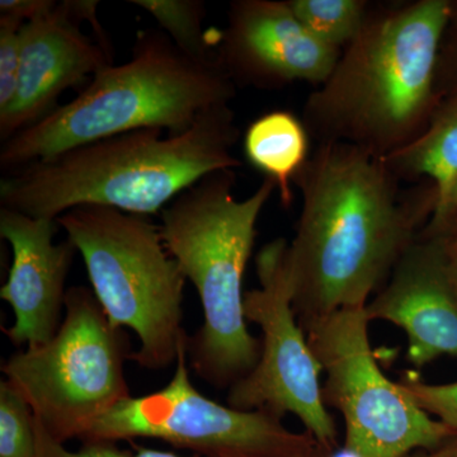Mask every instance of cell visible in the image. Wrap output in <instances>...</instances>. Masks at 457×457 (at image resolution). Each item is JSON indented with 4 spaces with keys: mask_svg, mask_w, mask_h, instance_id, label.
Here are the masks:
<instances>
[{
    "mask_svg": "<svg viewBox=\"0 0 457 457\" xmlns=\"http://www.w3.org/2000/svg\"><path fill=\"white\" fill-rule=\"evenodd\" d=\"M55 3V0H2L0 14L16 17L27 23L49 11Z\"/></svg>",
    "mask_w": 457,
    "mask_h": 457,
    "instance_id": "23",
    "label": "cell"
},
{
    "mask_svg": "<svg viewBox=\"0 0 457 457\" xmlns=\"http://www.w3.org/2000/svg\"><path fill=\"white\" fill-rule=\"evenodd\" d=\"M453 240H456L457 242V236L453 237Z\"/></svg>",
    "mask_w": 457,
    "mask_h": 457,
    "instance_id": "27",
    "label": "cell"
},
{
    "mask_svg": "<svg viewBox=\"0 0 457 457\" xmlns=\"http://www.w3.org/2000/svg\"><path fill=\"white\" fill-rule=\"evenodd\" d=\"M187 339L163 389L122 400L80 442L154 438L200 457H303L317 446L308 432L286 428L281 417L239 411L198 392L189 378Z\"/></svg>",
    "mask_w": 457,
    "mask_h": 457,
    "instance_id": "9",
    "label": "cell"
},
{
    "mask_svg": "<svg viewBox=\"0 0 457 457\" xmlns=\"http://www.w3.org/2000/svg\"><path fill=\"white\" fill-rule=\"evenodd\" d=\"M457 215V183L455 188H453V194H451L449 204H447L446 212H445L444 219L437 227H428L427 225L426 228H428L429 230L433 231H444L449 228L451 220H453V216Z\"/></svg>",
    "mask_w": 457,
    "mask_h": 457,
    "instance_id": "25",
    "label": "cell"
},
{
    "mask_svg": "<svg viewBox=\"0 0 457 457\" xmlns=\"http://www.w3.org/2000/svg\"><path fill=\"white\" fill-rule=\"evenodd\" d=\"M451 17L446 0L370 8L362 31L306 101L309 137L380 159L416 140L437 111L436 77Z\"/></svg>",
    "mask_w": 457,
    "mask_h": 457,
    "instance_id": "2",
    "label": "cell"
},
{
    "mask_svg": "<svg viewBox=\"0 0 457 457\" xmlns=\"http://www.w3.org/2000/svg\"><path fill=\"white\" fill-rule=\"evenodd\" d=\"M236 84L220 62H198L163 31L144 29L132 56L108 65L77 98L4 141L3 170L16 171L73 147L143 129L187 131L201 114L227 106Z\"/></svg>",
    "mask_w": 457,
    "mask_h": 457,
    "instance_id": "5",
    "label": "cell"
},
{
    "mask_svg": "<svg viewBox=\"0 0 457 457\" xmlns=\"http://www.w3.org/2000/svg\"><path fill=\"white\" fill-rule=\"evenodd\" d=\"M82 23L64 0L23 25L16 97L0 113L3 143L56 110L65 90L113 65V53L87 36Z\"/></svg>",
    "mask_w": 457,
    "mask_h": 457,
    "instance_id": "13",
    "label": "cell"
},
{
    "mask_svg": "<svg viewBox=\"0 0 457 457\" xmlns=\"http://www.w3.org/2000/svg\"><path fill=\"white\" fill-rule=\"evenodd\" d=\"M236 171L204 177L161 212L165 248L196 288L204 324L188 336L189 368L216 389H230L261 357L262 341L249 332L243 279L253 251L255 225L278 188L266 179L237 200Z\"/></svg>",
    "mask_w": 457,
    "mask_h": 457,
    "instance_id": "4",
    "label": "cell"
},
{
    "mask_svg": "<svg viewBox=\"0 0 457 457\" xmlns=\"http://www.w3.org/2000/svg\"><path fill=\"white\" fill-rule=\"evenodd\" d=\"M0 457H36L32 409L5 380L0 384Z\"/></svg>",
    "mask_w": 457,
    "mask_h": 457,
    "instance_id": "19",
    "label": "cell"
},
{
    "mask_svg": "<svg viewBox=\"0 0 457 457\" xmlns=\"http://www.w3.org/2000/svg\"><path fill=\"white\" fill-rule=\"evenodd\" d=\"M25 22L0 14V113L16 97L21 69V31Z\"/></svg>",
    "mask_w": 457,
    "mask_h": 457,
    "instance_id": "21",
    "label": "cell"
},
{
    "mask_svg": "<svg viewBox=\"0 0 457 457\" xmlns=\"http://www.w3.org/2000/svg\"><path fill=\"white\" fill-rule=\"evenodd\" d=\"M369 4L363 0H288L295 16L315 38L341 51L362 31Z\"/></svg>",
    "mask_w": 457,
    "mask_h": 457,
    "instance_id": "18",
    "label": "cell"
},
{
    "mask_svg": "<svg viewBox=\"0 0 457 457\" xmlns=\"http://www.w3.org/2000/svg\"><path fill=\"white\" fill-rule=\"evenodd\" d=\"M150 14L186 55L198 62H218L216 38L204 31L206 7L201 0H131Z\"/></svg>",
    "mask_w": 457,
    "mask_h": 457,
    "instance_id": "17",
    "label": "cell"
},
{
    "mask_svg": "<svg viewBox=\"0 0 457 457\" xmlns=\"http://www.w3.org/2000/svg\"><path fill=\"white\" fill-rule=\"evenodd\" d=\"M366 314L370 321L404 330L407 361L414 369L441 356L457 357V276L445 231L420 230Z\"/></svg>",
    "mask_w": 457,
    "mask_h": 457,
    "instance_id": "12",
    "label": "cell"
},
{
    "mask_svg": "<svg viewBox=\"0 0 457 457\" xmlns=\"http://www.w3.org/2000/svg\"><path fill=\"white\" fill-rule=\"evenodd\" d=\"M398 383L417 403L418 407L457 432V381L450 384H427L413 376H408Z\"/></svg>",
    "mask_w": 457,
    "mask_h": 457,
    "instance_id": "22",
    "label": "cell"
},
{
    "mask_svg": "<svg viewBox=\"0 0 457 457\" xmlns=\"http://www.w3.org/2000/svg\"><path fill=\"white\" fill-rule=\"evenodd\" d=\"M219 62L233 83L260 89L294 82L320 86L332 74L341 50L315 38L288 2L237 0L218 32Z\"/></svg>",
    "mask_w": 457,
    "mask_h": 457,
    "instance_id": "11",
    "label": "cell"
},
{
    "mask_svg": "<svg viewBox=\"0 0 457 457\" xmlns=\"http://www.w3.org/2000/svg\"><path fill=\"white\" fill-rule=\"evenodd\" d=\"M288 242L273 240L255 258L260 287L245 294L246 321L260 327L262 350L253 371L228 390V407L294 414L305 432L327 449L338 447V431L321 398V372L291 303L285 257Z\"/></svg>",
    "mask_w": 457,
    "mask_h": 457,
    "instance_id": "10",
    "label": "cell"
},
{
    "mask_svg": "<svg viewBox=\"0 0 457 457\" xmlns=\"http://www.w3.org/2000/svg\"><path fill=\"white\" fill-rule=\"evenodd\" d=\"M60 228L54 219L0 209V236L13 253L0 297L11 305L14 321L3 328V333L17 347L33 348L49 342L64 319L66 278L77 248L68 237L54 243Z\"/></svg>",
    "mask_w": 457,
    "mask_h": 457,
    "instance_id": "14",
    "label": "cell"
},
{
    "mask_svg": "<svg viewBox=\"0 0 457 457\" xmlns=\"http://www.w3.org/2000/svg\"><path fill=\"white\" fill-rule=\"evenodd\" d=\"M309 132L287 111L258 117L245 132V153L253 167L275 180L285 207L294 201V179L309 158Z\"/></svg>",
    "mask_w": 457,
    "mask_h": 457,
    "instance_id": "16",
    "label": "cell"
},
{
    "mask_svg": "<svg viewBox=\"0 0 457 457\" xmlns=\"http://www.w3.org/2000/svg\"><path fill=\"white\" fill-rule=\"evenodd\" d=\"M131 354L125 330L111 323L93 291L74 286L53 339L12 354L2 372L51 437L65 445L82 441L104 414L130 398L125 362Z\"/></svg>",
    "mask_w": 457,
    "mask_h": 457,
    "instance_id": "7",
    "label": "cell"
},
{
    "mask_svg": "<svg viewBox=\"0 0 457 457\" xmlns=\"http://www.w3.org/2000/svg\"><path fill=\"white\" fill-rule=\"evenodd\" d=\"M328 450L330 449H327V447H323L321 445L318 444L311 453H306V455L303 457H328Z\"/></svg>",
    "mask_w": 457,
    "mask_h": 457,
    "instance_id": "26",
    "label": "cell"
},
{
    "mask_svg": "<svg viewBox=\"0 0 457 457\" xmlns=\"http://www.w3.org/2000/svg\"><path fill=\"white\" fill-rule=\"evenodd\" d=\"M237 139L230 104L212 108L182 134L125 132L12 171L0 180V204L54 220L79 206L155 215L204 177L242 165Z\"/></svg>",
    "mask_w": 457,
    "mask_h": 457,
    "instance_id": "3",
    "label": "cell"
},
{
    "mask_svg": "<svg viewBox=\"0 0 457 457\" xmlns=\"http://www.w3.org/2000/svg\"><path fill=\"white\" fill-rule=\"evenodd\" d=\"M366 306L342 309L303 328L326 381L321 398L345 420L343 446L360 457H404L431 450L455 431L432 420L378 368Z\"/></svg>",
    "mask_w": 457,
    "mask_h": 457,
    "instance_id": "8",
    "label": "cell"
},
{
    "mask_svg": "<svg viewBox=\"0 0 457 457\" xmlns=\"http://www.w3.org/2000/svg\"><path fill=\"white\" fill-rule=\"evenodd\" d=\"M404 457H457V432L435 449L413 451Z\"/></svg>",
    "mask_w": 457,
    "mask_h": 457,
    "instance_id": "24",
    "label": "cell"
},
{
    "mask_svg": "<svg viewBox=\"0 0 457 457\" xmlns=\"http://www.w3.org/2000/svg\"><path fill=\"white\" fill-rule=\"evenodd\" d=\"M303 209L286 249L300 327L366 306L433 215L437 194L403 191L380 158L347 144H319L295 176Z\"/></svg>",
    "mask_w": 457,
    "mask_h": 457,
    "instance_id": "1",
    "label": "cell"
},
{
    "mask_svg": "<svg viewBox=\"0 0 457 457\" xmlns=\"http://www.w3.org/2000/svg\"><path fill=\"white\" fill-rule=\"evenodd\" d=\"M36 457H187L170 451L135 447L134 453L120 450L114 442H82L79 450L66 449L64 444L54 440L40 420L35 417ZM200 457V456H188Z\"/></svg>",
    "mask_w": 457,
    "mask_h": 457,
    "instance_id": "20",
    "label": "cell"
},
{
    "mask_svg": "<svg viewBox=\"0 0 457 457\" xmlns=\"http://www.w3.org/2000/svg\"><path fill=\"white\" fill-rule=\"evenodd\" d=\"M60 227L82 254L93 294L117 328L137 336L130 360L162 370L176 362L183 329L186 276L147 216L104 206L62 213Z\"/></svg>",
    "mask_w": 457,
    "mask_h": 457,
    "instance_id": "6",
    "label": "cell"
},
{
    "mask_svg": "<svg viewBox=\"0 0 457 457\" xmlns=\"http://www.w3.org/2000/svg\"><path fill=\"white\" fill-rule=\"evenodd\" d=\"M381 161L400 180L420 177L432 180L437 203L428 227H437L457 183V98L436 111L428 128L416 140Z\"/></svg>",
    "mask_w": 457,
    "mask_h": 457,
    "instance_id": "15",
    "label": "cell"
}]
</instances>
